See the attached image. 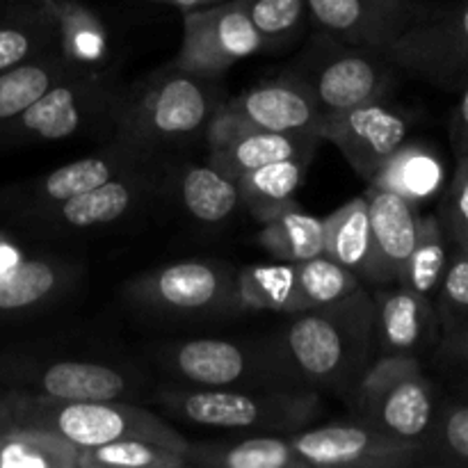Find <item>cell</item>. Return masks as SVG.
<instances>
[{"mask_svg":"<svg viewBox=\"0 0 468 468\" xmlns=\"http://www.w3.org/2000/svg\"><path fill=\"white\" fill-rule=\"evenodd\" d=\"M270 341L292 387L346 398L378 356L373 291L361 286L329 306L288 314Z\"/></svg>","mask_w":468,"mask_h":468,"instance_id":"1","label":"cell"},{"mask_svg":"<svg viewBox=\"0 0 468 468\" xmlns=\"http://www.w3.org/2000/svg\"><path fill=\"white\" fill-rule=\"evenodd\" d=\"M224 101L219 78L174 62L123 87L110 140L160 160L165 151L206 142Z\"/></svg>","mask_w":468,"mask_h":468,"instance_id":"2","label":"cell"},{"mask_svg":"<svg viewBox=\"0 0 468 468\" xmlns=\"http://www.w3.org/2000/svg\"><path fill=\"white\" fill-rule=\"evenodd\" d=\"M30 432L53 437L78 451L122 439H144L186 451L187 439L155 411L131 400H59L30 393H0V434Z\"/></svg>","mask_w":468,"mask_h":468,"instance_id":"3","label":"cell"},{"mask_svg":"<svg viewBox=\"0 0 468 468\" xmlns=\"http://www.w3.org/2000/svg\"><path fill=\"white\" fill-rule=\"evenodd\" d=\"M155 402L174 419L236 434H291L320 419L324 402L314 388H163Z\"/></svg>","mask_w":468,"mask_h":468,"instance_id":"4","label":"cell"},{"mask_svg":"<svg viewBox=\"0 0 468 468\" xmlns=\"http://www.w3.org/2000/svg\"><path fill=\"white\" fill-rule=\"evenodd\" d=\"M123 85L112 76L69 69L35 103L0 123V149L50 144L94 133L112 137L114 112Z\"/></svg>","mask_w":468,"mask_h":468,"instance_id":"5","label":"cell"},{"mask_svg":"<svg viewBox=\"0 0 468 468\" xmlns=\"http://www.w3.org/2000/svg\"><path fill=\"white\" fill-rule=\"evenodd\" d=\"M343 400L355 420L420 448L432 428L441 398L423 370V361L379 355Z\"/></svg>","mask_w":468,"mask_h":468,"instance_id":"6","label":"cell"},{"mask_svg":"<svg viewBox=\"0 0 468 468\" xmlns=\"http://www.w3.org/2000/svg\"><path fill=\"white\" fill-rule=\"evenodd\" d=\"M286 73L309 91L323 117L356 105L388 101L400 82V71L387 55L343 44L318 30Z\"/></svg>","mask_w":468,"mask_h":468,"instance_id":"7","label":"cell"},{"mask_svg":"<svg viewBox=\"0 0 468 468\" xmlns=\"http://www.w3.org/2000/svg\"><path fill=\"white\" fill-rule=\"evenodd\" d=\"M0 384L59 400H131L144 393L146 378L123 361L14 350L0 352Z\"/></svg>","mask_w":468,"mask_h":468,"instance_id":"8","label":"cell"},{"mask_svg":"<svg viewBox=\"0 0 468 468\" xmlns=\"http://www.w3.org/2000/svg\"><path fill=\"white\" fill-rule=\"evenodd\" d=\"M135 311L154 318L204 320L242 311L236 272L215 261H178L137 274L123 286Z\"/></svg>","mask_w":468,"mask_h":468,"instance_id":"9","label":"cell"},{"mask_svg":"<svg viewBox=\"0 0 468 468\" xmlns=\"http://www.w3.org/2000/svg\"><path fill=\"white\" fill-rule=\"evenodd\" d=\"M160 368L186 387L283 388L292 387L272 341L192 338L158 350ZM300 388V387H297Z\"/></svg>","mask_w":468,"mask_h":468,"instance_id":"10","label":"cell"},{"mask_svg":"<svg viewBox=\"0 0 468 468\" xmlns=\"http://www.w3.org/2000/svg\"><path fill=\"white\" fill-rule=\"evenodd\" d=\"M384 55L400 73L462 91L468 85V0L423 3L419 18Z\"/></svg>","mask_w":468,"mask_h":468,"instance_id":"11","label":"cell"},{"mask_svg":"<svg viewBox=\"0 0 468 468\" xmlns=\"http://www.w3.org/2000/svg\"><path fill=\"white\" fill-rule=\"evenodd\" d=\"M154 167H160V160L140 154L122 142L110 140L105 149L82 155L53 172L0 186V219L18 224L50 206H58L59 201L91 190L110 178Z\"/></svg>","mask_w":468,"mask_h":468,"instance_id":"12","label":"cell"},{"mask_svg":"<svg viewBox=\"0 0 468 468\" xmlns=\"http://www.w3.org/2000/svg\"><path fill=\"white\" fill-rule=\"evenodd\" d=\"M163 181L165 174L160 167L122 174L23 219L16 227L46 236H73L110 229L142 213L160 195Z\"/></svg>","mask_w":468,"mask_h":468,"instance_id":"13","label":"cell"},{"mask_svg":"<svg viewBox=\"0 0 468 468\" xmlns=\"http://www.w3.org/2000/svg\"><path fill=\"white\" fill-rule=\"evenodd\" d=\"M263 39L242 0H222L183 12V41L176 64L219 78L250 55L261 53Z\"/></svg>","mask_w":468,"mask_h":468,"instance_id":"14","label":"cell"},{"mask_svg":"<svg viewBox=\"0 0 468 468\" xmlns=\"http://www.w3.org/2000/svg\"><path fill=\"white\" fill-rule=\"evenodd\" d=\"M306 468H423L420 448L361 420L304 428L291 434Z\"/></svg>","mask_w":468,"mask_h":468,"instance_id":"15","label":"cell"},{"mask_svg":"<svg viewBox=\"0 0 468 468\" xmlns=\"http://www.w3.org/2000/svg\"><path fill=\"white\" fill-rule=\"evenodd\" d=\"M410 128V114L387 101H375L327 114L320 126V137L341 151L356 176L373 181L379 167L405 144Z\"/></svg>","mask_w":468,"mask_h":468,"instance_id":"16","label":"cell"},{"mask_svg":"<svg viewBox=\"0 0 468 468\" xmlns=\"http://www.w3.org/2000/svg\"><path fill=\"white\" fill-rule=\"evenodd\" d=\"M420 9V0H306L315 30L382 55L419 18Z\"/></svg>","mask_w":468,"mask_h":468,"instance_id":"17","label":"cell"},{"mask_svg":"<svg viewBox=\"0 0 468 468\" xmlns=\"http://www.w3.org/2000/svg\"><path fill=\"white\" fill-rule=\"evenodd\" d=\"M323 119L309 91L291 73H283L274 80L247 87L240 94L227 96L213 126L320 135Z\"/></svg>","mask_w":468,"mask_h":468,"instance_id":"18","label":"cell"},{"mask_svg":"<svg viewBox=\"0 0 468 468\" xmlns=\"http://www.w3.org/2000/svg\"><path fill=\"white\" fill-rule=\"evenodd\" d=\"M85 277L78 261L27 256L0 263V323L30 318L71 295Z\"/></svg>","mask_w":468,"mask_h":468,"instance_id":"19","label":"cell"},{"mask_svg":"<svg viewBox=\"0 0 468 468\" xmlns=\"http://www.w3.org/2000/svg\"><path fill=\"white\" fill-rule=\"evenodd\" d=\"M373 302L378 356L432 359L441 341V324L432 300L400 283H388L375 288Z\"/></svg>","mask_w":468,"mask_h":468,"instance_id":"20","label":"cell"},{"mask_svg":"<svg viewBox=\"0 0 468 468\" xmlns=\"http://www.w3.org/2000/svg\"><path fill=\"white\" fill-rule=\"evenodd\" d=\"M208 163L231 178L286 158H314L323 137L315 133H274L259 128L210 126Z\"/></svg>","mask_w":468,"mask_h":468,"instance_id":"21","label":"cell"},{"mask_svg":"<svg viewBox=\"0 0 468 468\" xmlns=\"http://www.w3.org/2000/svg\"><path fill=\"white\" fill-rule=\"evenodd\" d=\"M373 236V277L370 286L398 283L402 268L414 250L419 236L420 213L414 201L405 199L398 192L370 183L366 190Z\"/></svg>","mask_w":468,"mask_h":468,"instance_id":"22","label":"cell"},{"mask_svg":"<svg viewBox=\"0 0 468 468\" xmlns=\"http://www.w3.org/2000/svg\"><path fill=\"white\" fill-rule=\"evenodd\" d=\"M58 21L59 50L78 73L112 76V39L103 18L80 0H46Z\"/></svg>","mask_w":468,"mask_h":468,"instance_id":"23","label":"cell"},{"mask_svg":"<svg viewBox=\"0 0 468 468\" xmlns=\"http://www.w3.org/2000/svg\"><path fill=\"white\" fill-rule=\"evenodd\" d=\"M59 48L58 21L46 0H7L0 9V73Z\"/></svg>","mask_w":468,"mask_h":468,"instance_id":"24","label":"cell"},{"mask_svg":"<svg viewBox=\"0 0 468 468\" xmlns=\"http://www.w3.org/2000/svg\"><path fill=\"white\" fill-rule=\"evenodd\" d=\"M187 468H306L286 434L187 443Z\"/></svg>","mask_w":468,"mask_h":468,"instance_id":"25","label":"cell"},{"mask_svg":"<svg viewBox=\"0 0 468 468\" xmlns=\"http://www.w3.org/2000/svg\"><path fill=\"white\" fill-rule=\"evenodd\" d=\"M169 183L186 213L206 227L227 222L242 206L236 178L208 160L204 165H183L169 176Z\"/></svg>","mask_w":468,"mask_h":468,"instance_id":"26","label":"cell"},{"mask_svg":"<svg viewBox=\"0 0 468 468\" xmlns=\"http://www.w3.org/2000/svg\"><path fill=\"white\" fill-rule=\"evenodd\" d=\"M324 254L370 286L373 236H370L368 201L364 195L355 197L324 218Z\"/></svg>","mask_w":468,"mask_h":468,"instance_id":"27","label":"cell"},{"mask_svg":"<svg viewBox=\"0 0 468 468\" xmlns=\"http://www.w3.org/2000/svg\"><path fill=\"white\" fill-rule=\"evenodd\" d=\"M314 158H286L256 167L236 178L242 206L259 222L272 218L277 210L295 204V192L300 190Z\"/></svg>","mask_w":468,"mask_h":468,"instance_id":"28","label":"cell"},{"mask_svg":"<svg viewBox=\"0 0 468 468\" xmlns=\"http://www.w3.org/2000/svg\"><path fill=\"white\" fill-rule=\"evenodd\" d=\"M259 233V245L274 261L300 263L324 254V219L304 213L297 204L277 210Z\"/></svg>","mask_w":468,"mask_h":468,"instance_id":"29","label":"cell"},{"mask_svg":"<svg viewBox=\"0 0 468 468\" xmlns=\"http://www.w3.org/2000/svg\"><path fill=\"white\" fill-rule=\"evenodd\" d=\"M361 286H366V283L355 272L343 268L327 254L300 261V263H295V283H292L286 315L341 302L359 291Z\"/></svg>","mask_w":468,"mask_h":468,"instance_id":"30","label":"cell"},{"mask_svg":"<svg viewBox=\"0 0 468 468\" xmlns=\"http://www.w3.org/2000/svg\"><path fill=\"white\" fill-rule=\"evenodd\" d=\"M451 250L452 245L443 231L439 215H420L419 236H416L414 250L398 277V283L434 302L443 272L448 268Z\"/></svg>","mask_w":468,"mask_h":468,"instance_id":"31","label":"cell"},{"mask_svg":"<svg viewBox=\"0 0 468 468\" xmlns=\"http://www.w3.org/2000/svg\"><path fill=\"white\" fill-rule=\"evenodd\" d=\"M420 457L423 468H468V398L452 393L439 402Z\"/></svg>","mask_w":468,"mask_h":468,"instance_id":"32","label":"cell"},{"mask_svg":"<svg viewBox=\"0 0 468 468\" xmlns=\"http://www.w3.org/2000/svg\"><path fill=\"white\" fill-rule=\"evenodd\" d=\"M62 50L55 48L32 62L0 73V123L9 122L18 112L35 103L53 82H58L69 71Z\"/></svg>","mask_w":468,"mask_h":468,"instance_id":"33","label":"cell"},{"mask_svg":"<svg viewBox=\"0 0 468 468\" xmlns=\"http://www.w3.org/2000/svg\"><path fill=\"white\" fill-rule=\"evenodd\" d=\"M439 181H441L439 160L423 146L405 142L368 183L398 192L416 204L423 197L432 195L439 187Z\"/></svg>","mask_w":468,"mask_h":468,"instance_id":"34","label":"cell"},{"mask_svg":"<svg viewBox=\"0 0 468 468\" xmlns=\"http://www.w3.org/2000/svg\"><path fill=\"white\" fill-rule=\"evenodd\" d=\"M295 283V263L277 261V263L247 265L236 272L238 300L242 311H277L286 314Z\"/></svg>","mask_w":468,"mask_h":468,"instance_id":"35","label":"cell"},{"mask_svg":"<svg viewBox=\"0 0 468 468\" xmlns=\"http://www.w3.org/2000/svg\"><path fill=\"white\" fill-rule=\"evenodd\" d=\"M78 468H187L186 451L144 439H122L80 451Z\"/></svg>","mask_w":468,"mask_h":468,"instance_id":"36","label":"cell"},{"mask_svg":"<svg viewBox=\"0 0 468 468\" xmlns=\"http://www.w3.org/2000/svg\"><path fill=\"white\" fill-rule=\"evenodd\" d=\"M78 448L44 434H0V468H78Z\"/></svg>","mask_w":468,"mask_h":468,"instance_id":"37","label":"cell"},{"mask_svg":"<svg viewBox=\"0 0 468 468\" xmlns=\"http://www.w3.org/2000/svg\"><path fill=\"white\" fill-rule=\"evenodd\" d=\"M242 5L268 50L295 39L309 18L306 0H242Z\"/></svg>","mask_w":468,"mask_h":468,"instance_id":"38","label":"cell"},{"mask_svg":"<svg viewBox=\"0 0 468 468\" xmlns=\"http://www.w3.org/2000/svg\"><path fill=\"white\" fill-rule=\"evenodd\" d=\"M441 338L451 336L468 320V251L452 247L441 286L434 295Z\"/></svg>","mask_w":468,"mask_h":468,"instance_id":"39","label":"cell"},{"mask_svg":"<svg viewBox=\"0 0 468 468\" xmlns=\"http://www.w3.org/2000/svg\"><path fill=\"white\" fill-rule=\"evenodd\" d=\"M455 160V172L443 192L437 215L451 245L468 251V154Z\"/></svg>","mask_w":468,"mask_h":468,"instance_id":"40","label":"cell"},{"mask_svg":"<svg viewBox=\"0 0 468 468\" xmlns=\"http://www.w3.org/2000/svg\"><path fill=\"white\" fill-rule=\"evenodd\" d=\"M434 364L439 373L451 384L468 379V320L451 336L441 338L434 352Z\"/></svg>","mask_w":468,"mask_h":468,"instance_id":"41","label":"cell"},{"mask_svg":"<svg viewBox=\"0 0 468 468\" xmlns=\"http://www.w3.org/2000/svg\"><path fill=\"white\" fill-rule=\"evenodd\" d=\"M448 135H451V146L455 158L468 154V85L460 91L455 110L448 122Z\"/></svg>","mask_w":468,"mask_h":468,"instance_id":"42","label":"cell"},{"mask_svg":"<svg viewBox=\"0 0 468 468\" xmlns=\"http://www.w3.org/2000/svg\"><path fill=\"white\" fill-rule=\"evenodd\" d=\"M149 3H163V5H172V7H178V9H181V12H190V9L208 7V5L222 3V0H149Z\"/></svg>","mask_w":468,"mask_h":468,"instance_id":"43","label":"cell"},{"mask_svg":"<svg viewBox=\"0 0 468 468\" xmlns=\"http://www.w3.org/2000/svg\"><path fill=\"white\" fill-rule=\"evenodd\" d=\"M452 393H455V396H464V398H468V379H466V382L452 384Z\"/></svg>","mask_w":468,"mask_h":468,"instance_id":"44","label":"cell"},{"mask_svg":"<svg viewBox=\"0 0 468 468\" xmlns=\"http://www.w3.org/2000/svg\"><path fill=\"white\" fill-rule=\"evenodd\" d=\"M5 3H7V0H0V9H3V7H5Z\"/></svg>","mask_w":468,"mask_h":468,"instance_id":"45","label":"cell"}]
</instances>
